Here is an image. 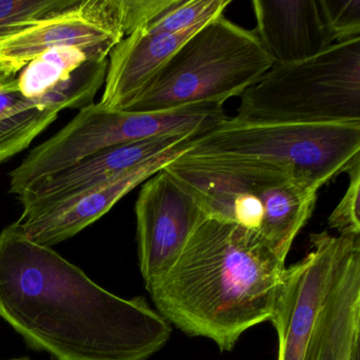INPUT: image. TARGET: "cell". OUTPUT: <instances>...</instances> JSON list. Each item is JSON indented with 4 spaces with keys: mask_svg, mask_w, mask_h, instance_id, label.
<instances>
[{
    "mask_svg": "<svg viewBox=\"0 0 360 360\" xmlns=\"http://www.w3.org/2000/svg\"><path fill=\"white\" fill-rule=\"evenodd\" d=\"M0 317L52 360H147L172 335L145 298L105 290L14 223L0 233Z\"/></svg>",
    "mask_w": 360,
    "mask_h": 360,
    "instance_id": "obj_1",
    "label": "cell"
},
{
    "mask_svg": "<svg viewBox=\"0 0 360 360\" xmlns=\"http://www.w3.org/2000/svg\"><path fill=\"white\" fill-rule=\"evenodd\" d=\"M285 267L258 236L206 218L172 269L146 288L168 323L229 352L246 330L271 319Z\"/></svg>",
    "mask_w": 360,
    "mask_h": 360,
    "instance_id": "obj_2",
    "label": "cell"
},
{
    "mask_svg": "<svg viewBox=\"0 0 360 360\" xmlns=\"http://www.w3.org/2000/svg\"><path fill=\"white\" fill-rule=\"evenodd\" d=\"M164 170L195 195L207 218L255 233L284 261L311 219L319 191L256 162L180 157Z\"/></svg>",
    "mask_w": 360,
    "mask_h": 360,
    "instance_id": "obj_3",
    "label": "cell"
},
{
    "mask_svg": "<svg viewBox=\"0 0 360 360\" xmlns=\"http://www.w3.org/2000/svg\"><path fill=\"white\" fill-rule=\"evenodd\" d=\"M274 65L254 30L224 15L204 25L172 56L126 111L164 112L241 96Z\"/></svg>",
    "mask_w": 360,
    "mask_h": 360,
    "instance_id": "obj_4",
    "label": "cell"
},
{
    "mask_svg": "<svg viewBox=\"0 0 360 360\" xmlns=\"http://www.w3.org/2000/svg\"><path fill=\"white\" fill-rule=\"evenodd\" d=\"M233 119L309 125L360 122V37L300 62L274 63L241 94Z\"/></svg>",
    "mask_w": 360,
    "mask_h": 360,
    "instance_id": "obj_5",
    "label": "cell"
},
{
    "mask_svg": "<svg viewBox=\"0 0 360 360\" xmlns=\"http://www.w3.org/2000/svg\"><path fill=\"white\" fill-rule=\"evenodd\" d=\"M357 155L360 122L309 125L225 119L195 139L182 157L266 164L320 189L347 172Z\"/></svg>",
    "mask_w": 360,
    "mask_h": 360,
    "instance_id": "obj_6",
    "label": "cell"
},
{
    "mask_svg": "<svg viewBox=\"0 0 360 360\" xmlns=\"http://www.w3.org/2000/svg\"><path fill=\"white\" fill-rule=\"evenodd\" d=\"M226 119L223 105L199 104L164 112L107 110L92 103L10 172L9 191L20 197L33 183L98 151L164 136H203Z\"/></svg>",
    "mask_w": 360,
    "mask_h": 360,
    "instance_id": "obj_7",
    "label": "cell"
},
{
    "mask_svg": "<svg viewBox=\"0 0 360 360\" xmlns=\"http://www.w3.org/2000/svg\"><path fill=\"white\" fill-rule=\"evenodd\" d=\"M125 35V0H75L0 37V85L16 79L31 60L52 48L117 46Z\"/></svg>",
    "mask_w": 360,
    "mask_h": 360,
    "instance_id": "obj_8",
    "label": "cell"
},
{
    "mask_svg": "<svg viewBox=\"0 0 360 360\" xmlns=\"http://www.w3.org/2000/svg\"><path fill=\"white\" fill-rule=\"evenodd\" d=\"M134 210L139 263L148 286L172 269L207 216L195 195L164 169L144 182Z\"/></svg>",
    "mask_w": 360,
    "mask_h": 360,
    "instance_id": "obj_9",
    "label": "cell"
},
{
    "mask_svg": "<svg viewBox=\"0 0 360 360\" xmlns=\"http://www.w3.org/2000/svg\"><path fill=\"white\" fill-rule=\"evenodd\" d=\"M347 235L309 236V252L285 267L271 319L277 332V360H307L316 319L332 283Z\"/></svg>",
    "mask_w": 360,
    "mask_h": 360,
    "instance_id": "obj_10",
    "label": "cell"
},
{
    "mask_svg": "<svg viewBox=\"0 0 360 360\" xmlns=\"http://www.w3.org/2000/svg\"><path fill=\"white\" fill-rule=\"evenodd\" d=\"M193 140L182 143L104 184L50 205L22 212L14 224L39 245L52 248L66 241L100 220L136 187L185 155L193 146Z\"/></svg>",
    "mask_w": 360,
    "mask_h": 360,
    "instance_id": "obj_11",
    "label": "cell"
},
{
    "mask_svg": "<svg viewBox=\"0 0 360 360\" xmlns=\"http://www.w3.org/2000/svg\"><path fill=\"white\" fill-rule=\"evenodd\" d=\"M307 360H360V236H347L320 307Z\"/></svg>",
    "mask_w": 360,
    "mask_h": 360,
    "instance_id": "obj_12",
    "label": "cell"
},
{
    "mask_svg": "<svg viewBox=\"0 0 360 360\" xmlns=\"http://www.w3.org/2000/svg\"><path fill=\"white\" fill-rule=\"evenodd\" d=\"M198 136H164L111 147L75 165L46 176L28 187L18 199L22 212H30L109 182L140 164Z\"/></svg>",
    "mask_w": 360,
    "mask_h": 360,
    "instance_id": "obj_13",
    "label": "cell"
},
{
    "mask_svg": "<svg viewBox=\"0 0 360 360\" xmlns=\"http://www.w3.org/2000/svg\"><path fill=\"white\" fill-rule=\"evenodd\" d=\"M255 34L276 64L300 62L334 45L318 0H252Z\"/></svg>",
    "mask_w": 360,
    "mask_h": 360,
    "instance_id": "obj_14",
    "label": "cell"
},
{
    "mask_svg": "<svg viewBox=\"0 0 360 360\" xmlns=\"http://www.w3.org/2000/svg\"><path fill=\"white\" fill-rule=\"evenodd\" d=\"M203 26L174 34L134 32L124 37L109 56L102 107L113 111L129 109L172 56Z\"/></svg>",
    "mask_w": 360,
    "mask_h": 360,
    "instance_id": "obj_15",
    "label": "cell"
},
{
    "mask_svg": "<svg viewBox=\"0 0 360 360\" xmlns=\"http://www.w3.org/2000/svg\"><path fill=\"white\" fill-rule=\"evenodd\" d=\"M115 45L92 47L60 46L31 60L18 75V87L24 98L35 100L51 91L77 69L92 60H107Z\"/></svg>",
    "mask_w": 360,
    "mask_h": 360,
    "instance_id": "obj_16",
    "label": "cell"
},
{
    "mask_svg": "<svg viewBox=\"0 0 360 360\" xmlns=\"http://www.w3.org/2000/svg\"><path fill=\"white\" fill-rule=\"evenodd\" d=\"M231 0H170L169 6L153 22L136 32L174 34L203 26L223 15Z\"/></svg>",
    "mask_w": 360,
    "mask_h": 360,
    "instance_id": "obj_17",
    "label": "cell"
},
{
    "mask_svg": "<svg viewBox=\"0 0 360 360\" xmlns=\"http://www.w3.org/2000/svg\"><path fill=\"white\" fill-rule=\"evenodd\" d=\"M75 0H0V37L66 9Z\"/></svg>",
    "mask_w": 360,
    "mask_h": 360,
    "instance_id": "obj_18",
    "label": "cell"
},
{
    "mask_svg": "<svg viewBox=\"0 0 360 360\" xmlns=\"http://www.w3.org/2000/svg\"><path fill=\"white\" fill-rule=\"evenodd\" d=\"M349 186L328 217V227L338 235L360 236V155L347 167Z\"/></svg>",
    "mask_w": 360,
    "mask_h": 360,
    "instance_id": "obj_19",
    "label": "cell"
},
{
    "mask_svg": "<svg viewBox=\"0 0 360 360\" xmlns=\"http://www.w3.org/2000/svg\"><path fill=\"white\" fill-rule=\"evenodd\" d=\"M334 43L360 37V0H318Z\"/></svg>",
    "mask_w": 360,
    "mask_h": 360,
    "instance_id": "obj_20",
    "label": "cell"
},
{
    "mask_svg": "<svg viewBox=\"0 0 360 360\" xmlns=\"http://www.w3.org/2000/svg\"><path fill=\"white\" fill-rule=\"evenodd\" d=\"M33 104L34 100H28L20 94L18 79L5 85H0V121L18 115Z\"/></svg>",
    "mask_w": 360,
    "mask_h": 360,
    "instance_id": "obj_21",
    "label": "cell"
},
{
    "mask_svg": "<svg viewBox=\"0 0 360 360\" xmlns=\"http://www.w3.org/2000/svg\"><path fill=\"white\" fill-rule=\"evenodd\" d=\"M7 360H31L29 357H18V358H11V359Z\"/></svg>",
    "mask_w": 360,
    "mask_h": 360,
    "instance_id": "obj_22",
    "label": "cell"
}]
</instances>
